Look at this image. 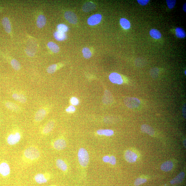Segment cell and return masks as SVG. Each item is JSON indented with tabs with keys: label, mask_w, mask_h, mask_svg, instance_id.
<instances>
[{
	"label": "cell",
	"mask_w": 186,
	"mask_h": 186,
	"mask_svg": "<svg viewBox=\"0 0 186 186\" xmlns=\"http://www.w3.org/2000/svg\"><path fill=\"white\" fill-rule=\"evenodd\" d=\"M12 97L15 101H18L22 103H25L27 101L26 96L22 94L14 93L12 95Z\"/></svg>",
	"instance_id": "cell-18"
},
{
	"label": "cell",
	"mask_w": 186,
	"mask_h": 186,
	"mask_svg": "<svg viewBox=\"0 0 186 186\" xmlns=\"http://www.w3.org/2000/svg\"><path fill=\"white\" fill-rule=\"evenodd\" d=\"M96 133L99 135L110 137L114 135V131L110 129H101L97 130Z\"/></svg>",
	"instance_id": "cell-24"
},
{
	"label": "cell",
	"mask_w": 186,
	"mask_h": 186,
	"mask_svg": "<svg viewBox=\"0 0 186 186\" xmlns=\"http://www.w3.org/2000/svg\"><path fill=\"white\" fill-rule=\"evenodd\" d=\"M159 70L157 68H155L151 69L150 70V75L153 78H156L158 77Z\"/></svg>",
	"instance_id": "cell-35"
},
{
	"label": "cell",
	"mask_w": 186,
	"mask_h": 186,
	"mask_svg": "<svg viewBox=\"0 0 186 186\" xmlns=\"http://www.w3.org/2000/svg\"><path fill=\"white\" fill-rule=\"evenodd\" d=\"M47 46L48 48L53 53H56L60 51L59 47L54 42H48Z\"/></svg>",
	"instance_id": "cell-26"
},
{
	"label": "cell",
	"mask_w": 186,
	"mask_h": 186,
	"mask_svg": "<svg viewBox=\"0 0 186 186\" xmlns=\"http://www.w3.org/2000/svg\"><path fill=\"white\" fill-rule=\"evenodd\" d=\"M11 65L12 68L16 70H19L21 68L20 64L15 59H13L12 60L11 62Z\"/></svg>",
	"instance_id": "cell-31"
},
{
	"label": "cell",
	"mask_w": 186,
	"mask_h": 186,
	"mask_svg": "<svg viewBox=\"0 0 186 186\" xmlns=\"http://www.w3.org/2000/svg\"><path fill=\"white\" fill-rule=\"evenodd\" d=\"M124 102L127 107L131 109L137 108L140 104L139 99L134 97H126L124 99Z\"/></svg>",
	"instance_id": "cell-5"
},
{
	"label": "cell",
	"mask_w": 186,
	"mask_h": 186,
	"mask_svg": "<svg viewBox=\"0 0 186 186\" xmlns=\"http://www.w3.org/2000/svg\"><path fill=\"white\" fill-rule=\"evenodd\" d=\"M51 173L48 172L37 173L34 177V180L37 184H44L47 182L51 178Z\"/></svg>",
	"instance_id": "cell-4"
},
{
	"label": "cell",
	"mask_w": 186,
	"mask_h": 186,
	"mask_svg": "<svg viewBox=\"0 0 186 186\" xmlns=\"http://www.w3.org/2000/svg\"><path fill=\"white\" fill-rule=\"evenodd\" d=\"M147 181V180L145 178H138L136 179L135 181L134 185L135 186H139L142 184H144Z\"/></svg>",
	"instance_id": "cell-34"
},
{
	"label": "cell",
	"mask_w": 186,
	"mask_h": 186,
	"mask_svg": "<svg viewBox=\"0 0 186 186\" xmlns=\"http://www.w3.org/2000/svg\"><path fill=\"white\" fill-rule=\"evenodd\" d=\"M22 138V134L20 131L15 130L7 137L6 140L7 144L10 146L15 145L20 141Z\"/></svg>",
	"instance_id": "cell-2"
},
{
	"label": "cell",
	"mask_w": 186,
	"mask_h": 186,
	"mask_svg": "<svg viewBox=\"0 0 186 186\" xmlns=\"http://www.w3.org/2000/svg\"><path fill=\"white\" fill-rule=\"evenodd\" d=\"M120 23L122 27L124 29L128 30L130 28L131 24L130 21L126 18H121L120 21Z\"/></svg>",
	"instance_id": "cell-27"
},
{
	"label": "cell",
	"mask_w": 186,
	"mask_h": 186,
	"mask_svg": "<svg viewBox=\"0 0 186 186\" xmlns=\"http://www.w3.org/2000/svg\"><path fill=\"white\" fill-rule=\"evenodd\" d=\"M176 36L179 38H184L186 37V33L183 28L178 27L175 30Z\"/></svg>",
	"instance_id": "cell-28"
},
{
	"label": "cell",
	"mask_w": 186,
	"mask_h": 186,
	"mask_svg": "<svg viewBox=\"0 0 186 186\" xmlns=\"http://www.w3.org/2000/svg\"><path fill=\"white\" fill-rule=\"evenodd\" d=\"M182 114H183V117L186 119V104L184 105L182 108Z\"/></svg>",
	"instance_id": "cell-42"
},
{
	"label": "cell",
	"mask_w": 186,
	"mask_h": 186,
	"mask_svg": "<svg viewBox=\"0 0 186 186\" xmlns=\"http://www.w3.org/2000/svg\"><path fill=\"white\" fill-rule=\"evenodd\" d=\"M65 17L66 20L71 24H76L78 21L77 17L76 14L71 11H67L65 12Z\"/></svg>",
	"instance_id": "cell-10"
},
{
	"label": "cell",
	"mask_w": 186,
	"mask_h": 186,
	"mask_svg": "<svg viewBox=\"0 0 186 186\" xmlns=\"http://www.w3.org/2000/svg\"><path fill=\"white\" fill-rule=\"evenodd\" d=\"M149 33L150 36L155 39H160L162 36L160 32L155 29H152L150 30Z\"/></svg>",
	"instance_id": "cell-25"
},
{
	"label": "cell",
	"mask_w": 186,
	"mask_h": 186,
	"mask_svg": "<svg viewBox=\"0 0 186 186\" xmlns=\"http://www.w3.org/2000/svg\"><path fill=\"white\" fill-rule=\"evenodd\" d=\"M49 186H57V185H49Z\"/></svg>",
	"instance_id": "cell-45"
},
{
	"label": "cell",
	"mask_w": 186,
	"mask_h": 186,
	"mask_svg": "<svg viewBox=\"0 0 186 186\" xmlns=\"http://www.w3.org/2000/svg\"><path fill=\"white\" fill-rule=\"evenodd\" d=\"M186 3H185V4H184L183 7V10L184 11V12H186Z\"/></svg>",
	"instance_id": "cell-43"
},
{
	"label": "cell",
	"mask_w": 186,
	"mask_h": 186,
	"mask_svg": "<svg viewBox=\"0 0 186 186\" xmlns=\"http://www.w3.org/2000/svg\"><path fill=\"white\" fill-rule=\"evenodd\" d=\"M82 53H83L84 58L86 59H89L92 56V53L90 50L88 48L85 47L83 48L82 50Z\"/></svg>",
	"instance_id": "cell-30"
},
{
	"label": "cell",
	"mask_w": 186,
	"mask_h": 186,
	"mask_svg": "<svg viewBox=\"0 0 186 186\" xmlns=\"http://www.w3.org/2000/svg\"><path fill=\"white\" fill-rule=\"evenodd\" d=\"M102 16L100 14L93 15L88 19L87 23L89 25L94 26L99 24L101 22Z\"/></svg>",
	"instance_id": "cell-9"
},
{
	"label": "cell",
	"mask_w": 186,
	"mask_h": 186,
	"mask_svg": "<svg viewBox=\"0 0 186 186\" xmlns=\"http://www.w3.org/2000/svg\"><path fill=\"white\" fill-rule=\"evenodd\" d=\"M173 167V163L171 161H167L162 164L161 168L163 171L168 172L171 171Z\"/></svg>",
	"instance_id": "cell-23"
},
{
	"label": "cell",
	"mask_w": 186,
	"mask_h": 186,
	"mask_svg": "<svg viewBox=\"0 0 186 186\" xmlns=\"http://www.w3.org/2000/svg\"><path fill=\"white\" fill-rule=\"evenodd\" d=\"M57 28L58 31L65 33L68 30V27L64 24H59L57 26Z\"/></svg>",
	"instance_id": "cell-32"
},
{
	"label": "cell",
	"mask_w": 186,
	"mask_h": 186,
	"mask_svg": "<svg viewBox=\"0 0 186 186\" xmlns=\"http://www.w3.org/2000/svg\"><path fill=\"white\" fill-rule=\"evenodd\" d=\"M103 161L105 163H109L110 160V157L108 155H105L103 158Z\"/></svg>",
	"instance_id": "cell-41"
},
{
	"label": "cell",
	"mask_w": 186,
	"mask_h": 186,
	"mask_svg": "<svg viewBox=\"0 0 186 186\" xmlns=\"http://www.w3.org/2000/svg\"><path fill=\"white\" fill-rule=\"evenodd\" d=\"M57 67H58V65L57 64H53V65L50 66L47 68L46 71L49 74H53L57 70Z\"/></svg>",
	"instance_id": "cell-33"
},
{
	"label": "cell",
	"mask_w": 186,
	"mask_h": 186,
	"mask_svg": "<svg viewBox=\"0 0 186 186\" xmlns=\"http://www.w3.org/2000/svg\"><path fill=\"white\" fill-rule=\"evenodd\" d=\"M141 130L144 133L152 136L155 134V131L151 127L147 124H143L141 127Z\"/></svg>",
	"instance_id": "cell-19"
},
{
	"label": "cell",
	"mask_w": 186,
	"mask_h": 186,
	"mask_svg": "<svg viewBox=\"0 0 186 186\" xmlns=\"http://www.w3.org/2000/svg\"><path fill=\"white\" fill-rule=\"evenodd\" d=\"M10 173V168L8 163L3 161L0 163V174L3 177H6Z\"/></svg>",
	"instance_id": "cell-7"
},
{
	"label": "cell",
	"mask_w": 186,
	"mask_h": 186,
	"mask_svg": "<svg viewBox=\"0 0 186 186\" xmlns=\"http://www.w3.org/2000/svg\"><path fill=\"white\" fill-rule=\"evenodd\" d=\"M167 6L170 9H172L175 6L176 3V0H167Z\"/></svg>",
	"instance_id": "cell-36"
},
{
	"label": "cell",
	"mask_w": 186,
	"mask_h": 186,
	"mask_svg": "<svg viewBox=\"0 0 186 186\" xmlns=\"http://www.w3.org/2000/svg\"><path fill=\"white\" fill-rule=\"evenodd\" d=\"M41 152L37 146L32 145L28 146L23 152L21 159L26 164H31L38 161L40 159Z\"/></svg>",
	"instance_id": "cell-1"
},
{
	"label": "cell",
	"mask_w": 186,
	"mask_h": 186,
	"mask_svg": "<svg viewBox=\"0 0 186 186\" xmlns=\"http://www.w3.org/2000/svg\"><path fill=\"white\" fill-rule=\"evenodd\" d=\"M185 74L186 75V70L185 71Z\"/></svg>",
	"instance_id": "cell-46"
},
{
	"label": "cell",
	"mask_w": 186,
	"mask_h": 186,
	"mask_svg": "<svg viewBox=\"0 0 186 186\" xmlns=\"http://www.w3.org/2000/svg\"><path fill=\"white\" fill-rule=\"evenodd\" d=\"M109 79L110 81L114 83L121 85L123 83V80L121 75L117 73H112L109 76Z\"/></svg>",
	"instance_id": "cell-12"
},
{
	"label": "cell",
	"mask_w": 186,
	"mask_h": 186,
	"mask_svg": "<svg viewBox=\"0 0 186 186\" xmlns=\"http://www.w3.org/2000/svg\"><path fill=\"white\" fill-rule=\"evenodd\" d=\"M54 36L57 40L60 41L65 40L66 38V36L65 33L58 31L55 32Z\"/></svg>",
	"instance_id": "cell-29"
},
{
	"label": "cell",
	"mask_w": 186,
	"mask_h": 186,
	"mask_svg": "<svg viewBox=\"0 0 186 186\" xmlns=\"http://www.w3.org/2000/svg\"><path fill=\"white\" fill-rule=\"evenodd\" d=\"M183 144L185 148H186V140H185L183 141Z\"/></svg>",
	"instance_id": "cell-44"
},
{
	"label": "cell",
	"mask_w": 186,
	"mask_h": 186,
	"mask_svg": "<svg viewBox=\"0 0 186 186\" xmlns=\"http://www.w3.org/2000/svg\"><path fill=\"white\" fill-rule=\"evenodd\" d=\"M185 173L184 172H181L179 174L171 181V184L172 185H174V184L181 183L185 178Z\"/></svg>",
	"instance_id": "cell-20"
},
{
	"label": "cell",
	"mask_w": 186,
	"mask_h": 186,
	"mask_svg": "<svg viewBox=\"0 0 186 186\" xmlns=\"http://www.w3.org/2000/svg\"><path fill=\"white\" fill-rule=\"evenodd\" d=\"M149 0H137V2L140 5L142 6H145L149 3Z\"/></svg>",
	"instance_id": "cell-38"
},
{
	"label": "cell",
	"mask_w": 186,
	"mask_h": 186,
	"mask_svg": "<svg viewBox=\"0 0 186 186\" xmlns=\"http://www.w3.org/2000/svg\"><path fill=\"white\" fill-rule=\"evenodd\" d=\"M56 165L60 170L66 172L68 170V165L66 162L62 159H58L56 160Z\"/></svg>",
	"instance_id": "cell-15"
},
{
	"label": "cell",
	"mask_w": 186,
	"mask_h": 186,
	"mask_svg": "<svg viewBox=\"0 0 186 186\" xmlns=\"http://www.w3.org/2000/svg\"><path fill=\"white\" fill-rule=\"evenodd\" d=\"M113 97L111 93L108 90H105L103 97V101L106 105H109L112 103Z\"/></svg>",
	"instance_id": "cell-14"
},
{
	"label": "cell",
	"mask_w": 186,
	"mask_h": 186,
	"mask_svg": "<svg viewBox=\"0 0 186 186\" xmlns=\"http://www.w3.org/2000/svg\"><path fill=\"white\" fill-rule=\"evenodd\" d=\"M46 23V19L45 16L43 15H40L38 17L37 21V25L39 28H42L45 25Z\"/></svg>",
	"instance_id": "cell-22"
},
{
	"label": "cell",
	"mask_w": 186,
	"mask_h": 186,
	"mask_svg": "<svg viewBox=\"0 0 186 186\" xmlns=\"http://www.w3.org/2000/svg\"><path fill=\"white\" fill-rule=\"evenodd\" d=\"M52 146L55 149L60 151L65 149L67 146V143L65 139L60 137L55 140L52 143Z\"/></svg>",
	"instance_id": "cell-6"
},
{
	"label": "cell",
	"mask_w": 186,
	"mask_h": 186,
	"mask_svg": "<svg viewBox=\"0 0 186 186\" xmlns=\"http://www.w3.org/2000/svg\"><path fill=\"white\" fill-rule=\"evenodd\" d=\"M76 110V108L72 105H70L66 109V111L69 113L74 112Z\"/></svg>",
	"instance_id": "cell-39"
},
{
	"label": "cell",
	"mask_w": 186,
	"mask_h": 186,
	"mask_svg": "<svg viewBox=\"0 0 186 186\" xmlns=\"http://www.w3.org/2000/svg\"><path fill=\"white\" fill-rule=\"evenodd\" d=\"M54 121L51 120L48 121L41 130L40 133L42 135H46L53 130L55 126Z\"/></svg>",
	"instance_id": "cell-8"
},
{
	"label": "cell",
	"mask_w": 186,
	"mask_h": 186,
	"mask_svg": "<svg viewBox=\"0 0 186 186\" xmlns=\"http://www.w3.org/2000/svg\"><path fill=\"white\" fill-rule=\"evenodd\" d=\"M5 106L9 109L15 112L20 111L21 109L18 105L11 102H7L5 103Z\"/></svg>",
	"instance_id": "cell-21"
},
{
	"label": "cell",
	"mask_w": 186,
	"mask_h": 186,
	"mask_svg": "<svg viewBox=\"0 0 186 186\" xmlns=\"http://www.w3.org/2000/svg\"><path fill=\"white\" fill-rule=\"evenodd\" d=\"M96 5L92 2H88L83 5L82 9L83 11L85 12H88L95 9Z\"/></svg>",
	"instance_id": "cell-16"
},
{
	"label": "cell",
	"mask_w": 186,
	"mask_h": 186,
	"mask_svg": "<svg viewBox=\"0 0 186 186\" xmlns=\"http://www.w3.org/2000/svg\"><path fill=\"white\" fill-rule=\"evenodd\" d=\"M70 103L73 106L78 105L79 104V101L77 98L72 97L71 98Z\"/></svg>",
	"instance_id": "cell-37"
},
{
	"label": "cell",
	"mask_w": 186,
	"mask_h": 186,
	"mask_svg": "<svg viewBox=\"0 0 186 186\" xmlns=\"http://www.w3.org/2000/svg\"><path fill=\"white\" fill-rule=\"evenodd\" d=\"M137 156L136 154L130 150H127L125 153V158L126 160L129 162H135L136 160Z\"/></svg>",
	"instance_id": "cell-13"
},
{
	"label": "cell",
	"mask_w": 186,
	"mask_h": 186,
	"mask_svg": "<svg viewBox=\"0 0 186 186\" xmlns=\"http://www.w3.org/2000/svg\"><path fill=\"white\" fill-rule=\"evenodd\" d=\"M109 163L112 165H114L116 164V160L115 157L114 156L110 157L109 162Z\"/></svg>",
	"instance_id": "cell-40"
},
{
	"label": "cell",
	"mask_w": 186,
	"mask_h": 186,
	"mask_svg": "<svg viewBox=\"0 0 186 186\" xmlns=\"http://www.w3.org/2000/svg\"><path fill=\"white\" fill-rule=\"evenodd\" d=\"M78 157L80 165L83 167H86L89 160V155L87 150L84 148H80L78 152Z\"/></svg>",
	"instance_id": "cell-3"
},
{
	"label": "cell",
	"mask_w": 186,
	"mask_h": 186,
	"mask_svg": "<svg viewBox=\"0 0 186 186\" xmlns=\"http://www.w3.org/2000/svg\"><path fill=\"white\" fill-rule=\"evenodd\" d=\"M2 23L5 31L7 33H10L11 31V26L9 19L8 17H4L2 20Z\"/></svg>",
	"instance_id": "cell-17"
},
{
	"label": "cell",
	"mask_w": 186,
	"mask_h": 186,
	"mask_svg": "<svg viewBox=\"0 0 186 186\" xmlns=\"http://www.w3.org/2000/svg\"><path fill=\"white\" fill-rule=\"evenodd\" d=\"M47 114V111L45 109L42 108L39 110L36 113L35 116V122L38 123L42 121Z\"/></svg>",
	"instance_id": "cell-11"
}]
</instances>
